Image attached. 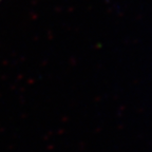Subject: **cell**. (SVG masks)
I'll list each match as a JSON object with an SVG mask.
<instances>
[]
</instances>
